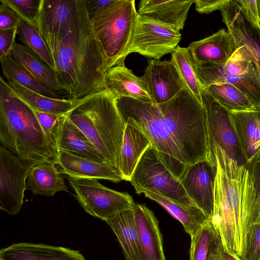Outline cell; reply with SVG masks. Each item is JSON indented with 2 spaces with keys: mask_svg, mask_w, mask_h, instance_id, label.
Listing matches in <instances>:
<instances>
[{
  "mask_svg": "<svg viewBox=\"0 0 260 260\" xmlns=\"http://www.w3.org/2000/svg\"><path fill=\"white\" fill-rule=\"evenodd\" d=\"M116 104L125 123L143 133L165 163L190 165L208 158L206 111L186 88L160 104L129 98Z\"/></svg>",
  "mask_w": 260,
  "mask_h": 260,
  "instance_id": "6da1fadb",
  "label": "cell"
},
{
  "mask_svg": "<svg viewBox=\"0 0 260 260\" xmlns=\"http://www.w3.org/2000/svg\"><path fill=\"white\" fill-rule=\"evenodd\" d=\"M208 159L216 167L214 213L209 220L224 249L241 258L246 236L260 214V198L248 168L230 158L218 147Z\"/></svg>",
  "mask_w": 260,
  "mask_h": 260,
  "instance_id": "7a4b0ae2",
  "label": "cell"
},
{
  "mask_svg": "<svg viewBox=\"0 0 260 260\" xmlns=\"http://www.w3.org/2000/svg\"><path fill=\"white\" fill-rule=\"evenodd\" d=\"M61 90L78 100L106 88L107 59L93 32L85 0L76 21L52 54Z\"/></svg>",
  "mask_w": 260,
  "mask_h": 260,
  "instance_id": "3957f363",
  "label": "cell"
},
{
  "mask_svg": "<svg viewBox=\"0 0 260 260\" xmlns=\"http://www.w3.org/2000/svg\"><path fill=\"white\" fill-rule=\"evenodd\" d=\"M0 141L22 160L58 165L55 140L43 131L32 108L0 78Z\"/></svg>",
  "mask_w": 260,
  "mask_h": 260,
  "instance_id": "277c9868",
  "label": "cell"
},
{
  "mask_svg": "<svg viewBox=\"0 0 260 260\" xmlns=\"http://www.w3.org/2000/svg\"><path fill=\"white\" fill-rule=\"evenodd\" d=\"M115 95L105 88L75 100L66 116L92 143L106 161L119 169L125 123Z\"/></svg>",
  "mask_w": 260,
  "mask_h": 260,
  "instance_id": "5b68a950",
  "label": "cell"
},
{
  "mask_svg": "<svg viewBox=\"0 0 260 260\" xmlns=\"http://www.w3.org/2000/svg\"><path fill=\"white\" fill-rule=\"evenodd\" d=\"M138 16L135 0H113L90 17L94 35L107 59V70L118 64L128 47Z\"/></svg>",
  "mask_w": 260,
  "mask_h": 260,
  "instance_id": "8992f818",
  "label": "cell"
},
{
  "mask_svg": "<svg viewBox=\"0 0 260 260\" xmlns=\"http://www.w3.org/2000/svg\"><path fill=\"white\" fill-rule=\"evenodd\" d=\"M237 47L225 64L200 63L189 55L192 68L202 88L217 83L231 84L250 100L256 110H260V79L242 48Z\"/></svg>",
  "mask_w": 260,
  "mask_h": 260,
  "instance_id": "52a82bcc",
  "label": "cell"
},
{
  "mask_svg": "<svg viewBox=\"0 0 260 260\" xmlns=\"http://www.w3.org/2000/svg\"><path fill=\"white\" fill-rule=\"evenodd\" d=\"M130 182L138 194L150 192L185 206H196L151 145L140 159Z\"/></svg>",
  "mask_w": 260,
  "mask_h": 260,
  "instance_id": "ba28073f",
  "label": "cell"
},
{
  "mask_svg": "<svg viewBox=\"0 0 260 260\" xmlns=\"http://www.w3.org/2000/svg\"><path fill=\"white\" fill-rule=\"evenodd\" d=\"M68 180L83 209L105 221L123 211L133 210L136 204L128 193L107 188L96 179L70 177Z\"/></svg>",
  "mask_w": 260,
  "mask_h": 260,
  "instance_id": "9c48e42d",
  "label": "cell"
},
{
  "mask_svg": "<svg viewBox=\"0 0 260 260\" xmlns=\"http://www.w3.org/2000/svg\"><path fill=\"white\" fill-rule=\"evenodd\" d=\"M181 40L179 31L138 14L131 41L118 64L124 63L126 57L135 52L159 60L171 54Z\"/></svg>",
  "mask_w": 260,
  "mask_h": 260,
  "instance_id": "30bf717a",
  "label": "cell"
},
{
  "mask_svg": "<svg viewBox=\"0 0 260 260\" xmlns=\"http://www.w3.org/2000/svg\"><path fill=\"white\" fill-rule=\"evenodd\" d=\"M201 98L206 113L209 152L218 147L230 158L247 168L248 162L233 125L230 111L202 87Z\"/></svg>",
  "mask_w": 260,
  "mask_h": 260,
  "instance_id": "8fae6325",
  "label": "cell"
},
{
  "mask_svg": "<svg viewBox=\"0 0 260 260\" xmlns=\"http://www.w3.org/2000/svg\"><path fill=\"white\" fill-rule=\"evenodd\" d=\"M39 164L25 161L2 145L0 147V209L17 214L23 203L26 180L31 169Z\"/></svg>",
  "mask_w": 260,
  "mask_h": 260,
  "instance_id": "7c38bea8",
  "label": "cell"
},
{
  "mask_svg": "<svg viewBox=\"0 0 260 260\" xmlns=\"http://www.w3.org/2000/svg\"><path fill=\"white\" fill-rule=\"evenodd\" d=\"M79 4V0H41L36 26L52 55L72 28Z\"/></svg>",
  "mask_w": 260,
  "mask_h": 260,
  "instance_id": "4fadbf2b",
  "label": "cell"
},
{
  "mask_svg": "<svg viewBox=\"0 0 260 260\" xmlns=\"http://www.w3.org/2000/svg\"><path fill=\"white\" fill-rule=\"evenodd\" d=\"M222 20L237 46L242 48L260 79V27L246 13L237 0H231L221 11Z\"/></svg>",
  "mask_w": 260,
  "mask_h": 260,
  "instance_id": "5bb4252c",
  "label": "cell"
},
{
  "mask_svg": "<svg viewBox=\"0 0 260 260\" xmlns=\"http://www.w3.org/2000/svg\"><path fill=\"white\" fill-rule=\"evenodd\" d=\"M216 167L208 158L187 165L179 180L195 205L211 220L214 213Z\"/></svg>",
  "mask_w": 260,
  "mask_h": 260,
  "instance_id": "9a60e30c",
  "label": "cell"
},
{
  "mask_svg": "<svg viewBox=\"0 0 260 260\" xmlns=\"http://www.w3.org/2000/svg\"><path fill=\"white\" fill-rule=\"evenodd\" d=\"M140 78L155 104L171 100L183 88H186L170 60L150 59L144 74Z\"/></svg>",
  "mask_w": 260,
  "mask_h": 260,
  "instance_id": "2e32d148",
  "label": "cell"
},
{
  "mask_svg": "<svg viewBox=\"0 0 260 260\" xmlns=\"http://www.w3.org/2000/svg\"><path fill=\"white\" fill-rule=\"evenodd\" d=\"M190 56L204 63L225 64L238 47L232 34L224 29L199 41L187 48Z\"/></svg>",
  "mask_w": 260,
  "mask_h": 260,
  "instance_id": "e0dca14e",
  "label": "cell"
},
{
  "mask_svg": "<svg viewBox=\"0 0 260 260\" xmlns=\"http://www.w3.org/2000/svg\"><path fill=\"white\" fill-rule=\"evenodd\" d=\"M53 136L58 150L97 161L107 162L88 137L66 115L59 118Z\"/></svg>",
  "mask_w": 260,
  "mask_h": 260,
  "instance_id": "ac0fdd59",
  "label": "cell"
},
{
  "mask_svg": "<svg viewBox=\"0 0 260 260\" xmlns=\"http://www.w3.org/2000/svg\"><path fill=\"white\" fill-rule=\"evenodd\" d=\"M134 216L139 235L141 260H166L159 222L145 205L136 204Z\"/></svg>",
  "mask_w": 260,
  "mask_h": 260,
  "instance_id": "d6986e66",
  "label": "cell"
},
{
  "mask_svg": "<svg viewBox=\"0 0 260 260\" xmlns=\"http://www.w3.org/2000/svg\"><path fill=\"white\" fill-rule=\"evenodd\" d=\"M58 151L61 172L71 177L106 179L115 183L123 180L120 171L115 166Z\"/></svg>",
  "mask_w": 260,
  "mask_h": 260,
  "instance_id": "ffe728a7",
  "label": "cell"
},
{
  "mask_svg": "<svg viewBox=\"0 0 260 260\" xmlns=\"http://www.w3.org/2000/svg\"><path fill=\"white\" fill-rule=\"evenodd\" d=\"M193 0H142L139 2V15L170 26L182 30Z\"/></svg>",
  "mask_w": 260,
  "mask_h": 260,
  "instance_id": "44dd1931",
  "label": "cell"
},
{
  "mask_svg": "<svg viewBox=\"0 0 260 260\" xmlns=\"http://www.w3.org/2000/svg\"><path fill=\"white\" fill-rule=\"evenodd\" d=\"M0 260H85L77 250L28 243H15L0 251Z\"/></svg>",
  "mask_w": 260,
  "mask_h": 260,
  "instance_id": "7402d4cb",
  "label": "cell"
},
{
  "mask_svg": "<svg viewBox=\"0 0 260 260\" xmlns=\"http://www.w3.org/2000/svg\"><path fill=\"white\" fill-rule=\"evenodd\" d=\"M106 88L117 99L129 98L152 102L140 77L126 68L124 63L116 65L107 71Z\"/></svg>",
  "mask_w": 260,
  "mask_h": 260,
  "instance_id": "603a6c76",
  "label": "cell"
},
{
  "mask_svg": "<svg viewBox=\"0 0 260 260\" xmlns=\"http://www.w3.org/2000/svg\"><path fill=\"white\" fill-rule=\"evenodd\" d=\"M232 122L248 164L260 151V110L230 112Z\"/></svg>",
  "mask_w": 260,
  "mask_h": 260,
  "instance_id": "cb8c5ba5",
  "label": "cell"
},
{
  "mask_svg": "<svg viewBox=\"0 0 260 260\" xmlns=\"http://www.w3.org/2000/svg\"><path fill=\"white\" fill-rule=\"evenodd\" d=\"M106 222L116 236L126 260H141L139 235L134 210L123 211Z\"/></svg>",
  "mask_w": 260,
  "mask_h": 260,
  "instance_id": "d4e9b609",
  "label": "cell"
},
{
  "mask_svg": "<svg viewBox=\"0 0 260 260\" xmlns=\"http://www.w3.org/2000/svg\"><path fill=\"white\" fill-rule=\"evenodd\" d=\"M150 145L143 133L125 124L119 165L123 180L130 181L140 159Z\"/></svg>",
  "mask_w": 260,
  "mask_h": 260,
  "instance_id": "484cf974",
  "label": "cell"
},
{
  "mask_svg": "<svg viewBox=\"0 0 260 260\" xmlns=\"http://www.w3.org/2000/svg\"><path fill=\"white\" fill-rule=\"evenodd\" d=\"M55 165L43 162L30 170L26 182V189L35 195L52 197L61 191H68V187Z\"/></svg>",
  "mask_w": 260,
  "mask_h": 260,
  "instance_id": "4316f807",
  "label": "cell"
},
{
  "mask_svg": "<svg viewBox=\"0 0 260 260\" xmlns=\"http://www.w3.org/2000/svg\"><path fill=\"white\" fill-rule=\"evenodd\" d=\"M9 55L49 89L56 93L61 90L55 71L27 47L15 42Z\"/></svg>",
  "mask_w": 260,
  "mask_h": 260,
  "instance_id": "83f0119b",
  "label": "cell"
},
{
  "mask_svg": "<svg viewBox=\"0 0 260 260\" xmlns=\"http://www.w3.org/2000/svg\"><path fill=\"white\" fill-rule=\"evenodd\" d=\"M146 197L155 201L182 224L185 231L193 237L209 221V218L197 206H185L161 196L145 192Z\"/></svg>",
  "mask_w": 260,
  "mask_h": 260,
  "instance_id": "f1b7e54d",
  "label": "cell"
},
{
  "mask_svg": "<svg viewBox=\"0 0 260 260\" xmlns=\"http://www.w3.org/2000/svg\"><path fill=\"white\" fill-rule=\"evenodd\" d=\"M12 89L34 110L63 116L72 108L75 100L46 96L26 88L16 82L7 80Z\"/></svg>",
  "mask_w": 260,
  "mask_h": 260,
  "instance_id": "f546056e",
  "label": "cell"
},
{
  "mask_svg": "<svg viewBox=\"0 0 260 260\" xmlns=\"http://www.w3.org/2000/svg\"><path fill=\"white\" fill-rule=\"evenodd\" d=\"M2 70L7 80L17 82L26 88L42 95L58 98L54 92L43 85L29 72L8 55L0 59Z\"/></svg>",
  "mask_w": 260,
  "mask_h": 260,
  "instance_id": "4dcf8cb0",
  "label": "cell"
},
{
  "mask_svg": "<svg viewBox=\"0 0 260 260\" xmlns=\"http://www.w3.org/2000/svg\"><path fill=\"white\" fill-rule=\"evenodd\" d=\"M204 89L230 112L256 110L250 100L238 88L231 84H214Z\"/></svg>",
  "mask_w": 260,
  "mask_h": 260,
  "instance_id": "1f68e13d",
  "label": "cell"
},
{
  "mask_svg": "<svg viewBox=\"0 0 260 260\" xmlns=\"http://www.w3.org/2000/svg\"><path fill=\"white\" fill-rule=\"evenodd\" d=\"M170 61L175 67L186 88L202 104V85L192 68L187 48L178 46L171 53Z\"/></svg>",
  "mask_w": 260,
  "mask_h": 260,
  "instance_id": "d6a6232c",
  "label": "cell"
},
{
  "mask_svg": "<svg viewBox=\"0 0 260 260\" xmlns=\"http://www.w3.org/2000/svg\"><path fill=\"white\" fill-rule=\"evenodd\" d=\"M17 34L24 45L29 48L50 68L55 71V65L52 54L41 36L36 25L21 21Z\"/></svg>",
  "mask_w": 260,
  "mask_h": 260,
  "instance_id": "836d02e7",
  "label": "cell"
},
{
  "mask_svg": "<svg viewBox=\"0 0 260 260\" xmlns=\"http://www.w3.org/2000/svg\"><path fill=\"white\" fill-rule=\"evenodd\" d=\"M211 238V228L209 220L191 238L190 260H207Z\"/></svg>",
  "mask_w": 260,
  "mask_h": 260,
  "instance_id": "e575fe53",
  "label": "cell"
},
{
  "mask_svg": "<svg viewBox=\"0 0 260 260\" xmlns=\"http://www.w3.org/2000/svg\"><path fill=\"white\" fill-rule=\"evenodd\" d=\"M25 22L36 25L41 0H3Z\"/></svg>",
  "mask_w": 260,
  "mask_h": 260,
  "instance_id": "d590c367",
  "label": "cell"
},
{
  "mask_svg": "<svg viewBox=\"0 0 260 260\" xmlns=\"http://www.w3.org/2000/svg\"><path fill=\"white\" fill-rule=\"evenodd\" d=\"M242 260H260V214L251 227L246 238Z\"/></svg>",
  "mask_w": 260,
  "mask_h": 260,
  "instance_id": "8d00e7d4",
  "label": "cell"
},
{
  "mask_svg": "<svg viewBox=\"0 0 260 260\" xmlns=\"http://www.w3.org/2000/svg\"><path fill=\"white\" fill-rule=\"evenodd\" d=\"M0 2V29L18 27L22 20L3 0Z\"/></svg>",
  "mask_w": 260,
  "mask_h": 260,
  "instance_id": "74e56055",
  "label": "cell"
},
{
  "mask_svg": "<svg viewBox=\"0 0 260 260\" xmlns=\"http://www.w3.org/2000/svg\"><path fill=\"white\" fill-rule=\"evenodd\" d=\"M34 111L44 133L48 137L54 139L53 133L57 122L61 116L36 110Z\"/></svg>",
  "mask_w": 260,
  "mask_h": 260,
  "instance_id": "f35d334b",
  "label": "cell"
},
{
  "mask_svg": "<svg viewBox=\"0 0 260 260\" xmlns=\"http://www.w3.org/2000/svg\"><path fill=\"white\" fill-rule=\"evenodd\" d=\"M231 0H194L196 10L200 14H210L215 10L221 11L231 3Z\"/></svg>",
  "mask_w": 260,
  "mask_h": 260,
  "instance_id": "ab89813d",
  "label": "cell"
},
{
  "mask_svg": "<svg viewBox=\"0 0 260 260\" xmlns=\"http://www.w3.org/2000/svg\"><path fill=\"white\" fill-rule=\"evenodd\" d=\"M17 27L0 29V59L9 55L17 32Z\"/></svg>",
  "mask_w": 260,
  "mask_h": 260,
  "instance_id": "60d3db41",
  "label": "cell"
},
{
  "mask_svg": "<svg viewBox=\"0 0 260 260\" xmlns=\"http://www.w3.org/2000/svg\"><path fill=\"white\" fill-rule=\"evenodd\" d=\"M247 168L254 189L260 198V151L249 162Z\"/></svg>",
  "mask_w": 260,
  "mask_h": 260,
  "instance_id": "b9f144b4",
  "label": "cell"
},
{
  "mask_svg": "<svg viewBox=\"0 0 260 260\" xmlns=\"http://www.w3.org/2000/svg\"><path fill=\"white\" fill-rule=\"evenodd\" d=\"M210 224L211 238L209 247L207 260H221L219 251V244L220 238L215 231L211 222Z\"/></svg>",
  "mask_w": 260,
  "mask_h": 260,
  "instance_id": "7bdbcfd3",
  "label": "cell"
},
{
  "mask_svg": "<svg viewBox=\"0 0 260 260\" xmlns=\"http://www.w3.org/2000/svg\"><path fill=\"white\" fill-rule=\"evenodd\" d=\"M239 4L248 15L258 25L259 21L258 14L257 0H237Z\"/></svg>",
  "mask_w": 260,
  "mask_h": 260,
  "instance_id": "ee69618b",
  "label": "cell"
},
{
  "mask_svg": "<svg viewBox=\"0 0 260 260\" xmlns=\"http://www.w3.org/2000/svg\"><path fill=\"white\" fill-rule=\"evenodd\" d=\"M113 0H85L90 17L104 9Z\"/></svg>",
  "mask_w": 260,
  "mask_h": 260,
  "instance_id": "f6af8a7d",
  "label": "cell"
},
{
  "mask_svg": "<svg viewBox=\"0 0 260 260\" xmlns=\"http://www.w3.org/2000/svg\"><path fill=\"white\" fill-rule=\"evenodd\" d=\"M219 251L221 260H242L238 255L233 254L225 250L221 239L219 244Z\"/></svg>",
  "mask_w": 260,
  "mask_h": 260,
  "instance_id": "bcb514c9",
  "label": "cell"
},
{
  "mask_svg": "<svg viewBox=\"0 0 260 260\" xmlns=\"http://www.w3.org/2000/svg\"><path fill=\"white\" fill-rule=\"evenodd\" d=\"M257 4L258 18H259V26L260 27V0H257Z\"/></svg>",
  "mask_w": 260,
  "mask_h": 260,
  "instance_id": "7dc6e473",
  "label": "cell"
},
{
  "mask_svg": "<svg viewBox=\"0 0 260 260\" xmlns=\"http://www.w3.org/2000/svg\"><path fill=\"white\" fill-rule=\"evenodd\" d=\"M258 131L259 136V139H260V120H259L258 123Z\"/></svg>",
  "mask_w": 260,
  "mask_h": 260,
  "instance_id": "c3c4849f",
  "label": "cell"
}]
</instances>
